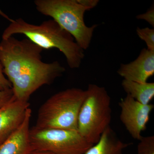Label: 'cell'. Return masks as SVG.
<instances>
[{
	"label": "cell",
	"mask_w": 154,
	"mask_h": 154,
	"mask_svg": "<svg viewBox=\"0 0 154 154\" xmlns=\"http://www.w3.org/2000/svg\"><path fill=\"white\" fill-rule=\"evenodd\" d=\"M43 50L27 38L13 36L0 42V63L17 100L28 102L35 91L52 84L65 71L57 61H42Z\"/></svg>",
	"instance_id": "1"
},
{
	"label": "cell",
	"mask_w": 154,
	"mask_h": 154,
	"mask_svg": "<svg viewBox=\"0 0 154 154\" xmlns=\"http://www.w3.org/2000/svg\"><path fill=\"white\" fill-rule=\"evenodd\" d=\"M25 35L27 38L43 50L57 48L63 54L69 66L78 69L85 55L73 36L53 19L45 21L39 25L30 24L22 18L13 19L4 30L2 39L15 34Z\"/></svg>",
	"instance_id": "2"
},
{
	"label": "cell",
	"mask_w": 154,
	"mask_h": 154,
	"mask_svg": "<svg viewBox=\"0 0 154 154\" xmlns=\"http://www.w3.org/2000/svg\"><path fill=\"white\" fill-rule=\"evenodd\" d=\"M86 96V90L75 88L52 95L39 107L34 126L78 130L79 113Z\"/></svg>",
	"instance_id": "3"
},
{
	"label": "cell",
	"mask_w": 154,
	"mask_h": 154,
	"mask_svg": "<svg viewBox=\"0 0 154 154\" xmlns=\"http://www.w3.org/2000/svg\"><path fill=\"white\" fill-rule=\"evenodd\" d=\"M34 3L39 13L57 22L83 50L89 47L98 25H86L84 17L87 10L77 0H35Z\"/></svg>",
	"instance_id": "4"
},
{
	"label": "cell",
	"mask_w": 154,
	"mask_h": 154,
	"mask_svg": "<svg viewBox=\"0 0 154 154\" xmlns=\"http://www.w3.org/2000/svg\"><path fill=\"white\" fill-rule=\"evenodd\" d=\"M79 113L78 131L93 145L98 142L110 126L111 120L110 97L104 87L90 84Z\"/></svg>",
	"instance_id": "5"
},
{
	"label": "cell",
	"mask_w": 154,
	"mask_h": 154,
	"mask_svg": "<svg viewBox=\"0 0 154 154\" xmlns=\"http://www.w3.org/2000/svg\"><path fill=\"white\" fill-rule=\"evenodd\" d=\"M29 140L32 150L56 154H84L94 145L78 130L41 129L34 126L30 128Z\"/></svg>",
	"instance_id": "6"
},
{
	"label": "cell",
	"mask_w": 154,
	"mask_h": 154,
	"mask_svg": "<svg viewBox=\"0 0 154 154\" xmlns=\"http://www.w3.org/2000/svg\"><path fill=\"white\" fill-rule=\"evenodd\" d=\"M119 105L121 122L131 136L139 140L142 137V132L146 128L154 105L141 104L128 95L121 99Z\"/></svg>",
	"instance_id": "7"
},
{
	"label": "cell",
	"mask_w": 154,
	"mask_h": 154,
	"mask_svg": "<svg viewBox=\"0 0 154 154\" xmlns=\"http://www.w3.org/2000/svg\"><path fill=\"white\" fill-rule=\"evenodd\" d=\"M117 73L125 80L147 82L154 74V51L143 48L134 60L128 63H122Z\"/></svg>",
	"instance_id": "8"
},
{
	"label": "cell",
	"mask_w": 154,
	"mask_h": 154,
	"mask_svg": "<svg viewBox=\"0 0 154 154\" xmlns=\"http://www.w3.org/2000/svg\"><path fill=\"white\" fill-rule=\"evenodd\" d=\"M30 104L16 99L0 107V144L22 124Z\"/></svg>",
	"instance_id": "9"
},
{
	"label": "cell",
	"mask_w": 154,
	"mask_h": 154,
	"mask_svg": "<svg viewBox=\"0 0 154 154\" xmlns=\"http://www.w3.org/2000/svg\"><path fill=\"white\" fill-rule=\"evenodd\" d=\"M31 113L28 108L22 124L0 144V154H28L32 150L29 140Z\"/></svg>",
	"instance_id": "10"
},
{
	"label": "cell",
	"mask_w": 154,
	"mask_h": 154,
	"mask_svg": "<svg viewBox=\"0 0 154 154\" xmlns=\"http://www.w3.org/2000/svg\"><path fill=\"white\" fill-rule=\"evenodd\" d=\"M129 145L118 139L109 126L102 134L98 142L84 154H123L125 149Z\"/></svg>",
	"instance_id": "11"
},
{
	"label": "cell",
	"mask_w": 154,
	"mask_h": 154,
	"mask_svg": "<svg viewBox=\"0 0 154 154\" xmlns=\"http://www.w3.org/2000/svg\"><path fill=\"white\" fill-rule=\"evenodd\" d=\"M122 86L127 95L141 104L149 105L154 98V83H138L123 79Z\"/></svg>",
	"instance_id": "12"
},
{
	"label": "cell",
	"mask_w": 154,
	"mask_h": 154,
	"mask_svg": "<svg viewBox=\"0 0 154 154\" xmlns=\"http://www.w3.org/2000/svg\"><path fill=\"white\" fill-rule=\"evenodd\" d=\"M137 145V154H154L153 135L142 137Z\"/></svg>",
	"instance_id": "13"
},
{
	"label": "cell",
	"mask_w": 154,
	"mask_h": 154,
	"mask_svg": "<svg viewBox=\"0 0 154 154\" xmlns=\"http://www.w3.org/2000/svg\"><path fill=\"white\" fill-rule=\"evenodd\" d=\"M136 31L138 36L145 42L147 49L154 51V28H137Z\"/></svg>",
	"instance_id": "14"
},
{
	"label": "cell",
	"mask_w": 154,
	"mask_h": 154,
	"mask_svg": "<svg viewBox=\"0 0 154 154\" xmlns=\"http://www.w3.org/2000/svg\"><path fill=\"white\" fill-rule=\"evenodd\" d=\"M15 99L12 88L5 91H0V107L7 105Z\"/></svg>",
	"instance_id": "15"
},
{
	"label": "cell",
	"mask_w": 154,
	"mask_h": 154,
	"mask_svg": "<svg viewBox=\"0 0 154 154\" xmlns=\"http://www.w3.org/2000/svg\"><path fill=\"white\" fill-rule=\"evenodd\" d=\"M136 18L139 20H143L147 22L153 27H154V8L152 6L149 10L144 13L137 16Z\"/></svg>",
	"instance_id": "16"
},
{
	"label": "cell",
	"mask_w": 154,
	"mask_h": 154,
	"mask_svg": "<svg viewBox=\"0 0 154 154\" xmlns=\"http://www.w3.org/2000/svg\"><path fill=\"white\" fill-rule=\"evenodd\" d=\"M12 88V85L4 74L2 66L0 63V91H5Z\"/></svg>",
	"instance_id": "17"
},
{
	"label": "cell",
	"mask_w": 154,
	"mask_h": 154,
	"mask_svg": "<svg viewBox=\"0 0 154 154\" xmlns=\"http://www.w3.org/2000/svg\"><path fill=\"white\" fill-rule=\"evenodd\" d=\"M80 5L85 8L87 11L95 8L99 2L98 0H77Z\"/></svg>",
	"instance_id": "18"
},
{
	"label": "cell",
	"mask_w": 154,
	"mask_h": 154,
	"mask_svg": "<svg viewBox=\"0 0 154 154\" xmlns=\"http://www.w3.org/2000/svg\"><path fill=\"white\" fill-rule=\"evenodd\" d=\"M28 154H56L51 152L44 151L32 150Z\"/></svg>",
	"instance_id": "19"
},
{
	"label": "cell",
	"mask_w": 154,
	"mask_h": 154,
	"mask_svg": "<svg viewBox=\"0 0 154 154\" xmlns=\"http://www.w3.org/2000/svg\"><path fill=\"white\" fill-rule=\"evenodd\" d=\"M0 15H1V16H2L3 17H4V18H5V19L8 20V21H10V22L13 21V19H11V18H10L8 15H6L5 14V13H4V12L1 10V9H0Z\"/></svg>",
	"instance_id": "20"
}]
</instances>
